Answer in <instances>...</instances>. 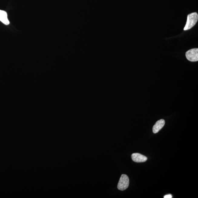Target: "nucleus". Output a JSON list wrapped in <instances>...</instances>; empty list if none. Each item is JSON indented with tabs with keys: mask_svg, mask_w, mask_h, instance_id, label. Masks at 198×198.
Wrapping results in <instances>:
<instances>
[{
	"mask_svg": "<svg viewBox=\"0 0 198 198\" xmlns=\"http://www.w3.org/2000/svg\"><path fill=\"white\" fill-rule=\"evenodd\" d=\"M198 15L197 13H193L187 15L186 24L184 27V30H189L193 27L197 22Z\"/></svg>",
	"mask_w": 198,
	"mask_h": 198,
	"instance_id": "obj_1",
	"label": "nucleus"
},
{
	"mask_svg": "<svg viewBox=\"0 0 198 198\" xmlns=\"http://www.w3.org/2000/svg\"><path fill=\"white\" fill-rule=\"evenodd\" d=\"M129 185V179L127 175L125 174L121 175L118 183V189L121 191L124 190L128 188Z\"/></svg>",
	"mask_w": 198,
	"mask_h": 198,
	"instance_id": "obj_2",
	"label": "nucleus"
},
{
	"mask_svg": "<svg viewBox=\"0 0 198 198\" xmlns=\"http://www.w3.org/2000/svg\"><path fill=\"white\" fill-rule=\"evenodd\" d=\"M186 56L189 61L196 62L198 61V49L192 48L188 50L186 53Z\"/></svg>",
	"mask_w": 198,
	"mask_h": 198,
	"instance_id": "obj_3",
	"label": "nucleus"
},
{
	"mask_svg": "<svg viewBox=\"0 0 198 198\" xmlns=\"http://www.w3.org/2000/svg\"><path fill=\"white\" fill-rule=\"evenodd\" d=\"M132 160L135 162L142 163L145 162L147 160V157L145 156L138 153H134L132 154Z\"/></svg>",
	"mask_w": 198,
	"mask_h": 198,
	"instance_id": "obj_4",
	"label": "nucleus"
},
{
	"mask_svg": "<svg viewBox=\"0 0 198 198\" xmlns=\"http://www.w3.org/2000/svg\"><path fill=\"white\" fill-rule=\"evenodd\" d=\"M165 124L164 120L161 119L158 120L155 123L153 127V131L154 134L157 133L164 127Z\"/></svg>",
	"mask_w": 198,
	"mask_h": 198,
	"instance_id": "obj_5",
	"label": "nucleus"
},
{
	"mask_svg": "<svg viewBox=\"0 0 198 198\" xmlns=\"http://www.w3.org/2000/svg\"><path fill=\"white\" fill-rule=\"evenodd\" d=\"M0 21L5 25H8L10 24L8 18L7 13L6 12L1 10H0Z\"/></svg>",
	"mask_w": 198,
	"mask_h": 198,
	"instance_id": "obj_6",
	"label": "nucleus"
},
{
	"mask_svg": "<svg viewBox=\"0 0 198 198\" xmlns=\"http://www.w3.org/2000/svg\"><path fill=\"white\" fill-rule=\"evenodd\" d=\"M164 198H172V196L171 194H167V195H166V196H164Z\"/></svg>",
	"mask_w": 198,
	"mask_h": 198,
	"instance_id": "obj_7",
	"label": "nucleus"
}]
</instances>
